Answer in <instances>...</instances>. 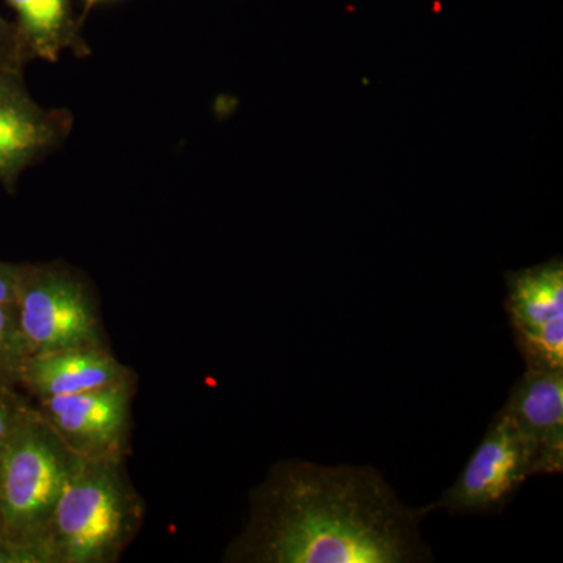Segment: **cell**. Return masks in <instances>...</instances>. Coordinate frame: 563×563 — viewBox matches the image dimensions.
I'll use <instances>...</instances> for the list:
<instances>
[{
    "instance_id": "4",
    "label": "cell",
    "mask_w": 563,
    "mask_h": 563,
    "mask_svg": "<svg viewBox=\"0 0 563 563\" xmlns=\"http://www.w3.org/2000/svg\"><path fill=\"white\" fill-rule=\"evenodd\" d=\"M16 307L31 357L70 347H103L90 291L65 266L22 265Z\"/></svg>"
},
{
    "instance_id": "3",
    "label": "cell",
    "mask_w": 563,
    "mask_h": 563,
    "mask_svg": "<svg viewBox=\"0 0 563 563\" xmlns=\"http://www.w3.org/2000/svg\"><path fill=\"white\" fill-rule=\"evenodd\" d=\"M80 459L33 409L0 454V536L46 544L52 514Z\"/></svg>"
},
{
    "instance_id": "11",
    "label": "cell",
    "mask_w": 563,
    "mask_h": 563,
    "mask_svg": "<svg viewBox=\"0 0 563 563\" xmlns=\"http://www.w3.org/2000/svg\"><path fill=\"white\" fill-rule=\"evenodd\" d=\"M16 14L18 38L27 60L58 62L65 51L84 54L70 0H5Z\"/></svg>"
},
{
    "instance_id": "9",
    "label": "cell",
    "mask_w": 563,
    "mask_h": 563,
    "mask_svg": "<svg viewBox=\"0 0 563 563\" xmlns=\"http://www.w3.org/2000/svg\"><path fill=\"white\" fill-rule=\"evenodd\" d=\"M523 435L533 476L563 470V368H526L503 407Z\"/></svg>"
},
{
    "instance_id": "6",
    "label": "cell",
    "mask_w": 563,
    "mask_h": 563,
    "mask_svg": "<svg viewBox=\"0 0 563 563\" xmlns=\"http://www.w3.org/2000/svg\"><path fill=\"white\" fill-rule=\"evenodd\" d=\"M506 312L526 368H563L561 257L506 274Z\"/></svg>"
},
{
    "instance_id": "8",
    "label": "cell",
    "mask_w": 563,
    "mask_h": 563,
    "mask_svg": "<svg viewBox=\"0 0 563 563\" xmlns=\"http://www.w3.org/2000/svg\"><path fill=\"white\" fill-rule=\"evenodd\" d=\"M24 65L0 63V181L13 191L29 166L51 154L68 136L73 118L46 110L25 88Z\"/></svg>"
},
{
    "instance_id": "12",
    "label": "cell",
    "mask_w": 563,
    "mask_h": 563,
    "mask_svg": "<svg viewBox=\"0 0 563 563\" xmlns=\"http://www.w3.org/2000/svg\"><path fill=\"white\" fill-rule=\"evenodd\" d=\"M29 357L16 303H0V384H20Z\"/></svg>"
},
{
    "instance_id": "13",
    "label": "cell",
    "mask_w": 563,
    "mask_h": 563,
    "mask_svg": "<svg viewBox=\"0 0 563 563\" xmlns=\"http://www.w3.org/2000/svg\"><path fill=\"white\" fill-rule=\"evenodd\" d=\"M32 410L33 407L14 391L13 385L0 384V454Z\"/></svg>"
},
{
    "instance_id": "15",
    "label": "cell",
    "mask_w": 563,
    "mask_h": 563,
    "mask_svg": "<svg viewBox=\"0 0 563 563\" xmlns=\"http://www.w3.org/2000/svg\"><path fill=\"white\" fill-rule=\"evenodd\" d=\"M27 62L18 38L16 27L0 14V63L25 65Z\"/></svg>"
},
{
    "instance_id": "2",
    "label": "cell",
    "mask_w": 563,
    "mask_h": 563,
    "mask_svg": "<svg viewBox=\"0 0 563 563\" xmlns=\"http://www.w3.org/2000/svg\"><path fill=\"white\" fill-rule=\"evenodd\" d=\"M141 510L122 459H80L44 542L54 563L114 562L139 529Z\"/></svg>"
},
{
    "instance_id": "5",
    "label": "cell",
    "mask_w": 563,
    "mask_h": 563,
    "mask_svg": "<svg viewBox=\"0 0 563 563\" xmlns=\"http://www.w3.org/2000/svg\"><path fill=\"white\" fill-rule=\"evenodd\" d=\"M533 476L531 453L509 415L499 410L455 483L432 504L453 515L496 514Z\"/></svg>"
},
{
    "instance_id": "16",
    "label": "cell",
    "mask_w": 563,
    "mask_h": 563,
    "mask_svg": "<svg viewBox=\"0 0 563 563\" xmlns=\"http://www.w3.org/2000/svg\"><path fill=\"white\" fill-rule=\"evenodd\" d=\"M22 265L0 262V303H16Z\"/></svg>"
},
{
    "instance_id": "14",
    "label": "cell",
    "mask_w": 563,
    "mask_h": 563,
    "mask_svg": "<svg viewBox=\"0 0 563 563\" xmlns=\"http://www.w3.org/2000/svg\"><path fill=\"white\" fill-rule=\"evenodd\" d=\"M0 563H54L49 548L0 536Z\"/></svg>"
},
{
    "instance_id": "10",
    "label": "cell",
    "mask_w": 563,
    "mask_h": 563,
    "mask_svg": "<svg viewBox=\"0 0 563 563\" xmlns=\"http://www.w3.org/2000/svg\"><path fill=\"white\" fill-rule=\"evenodd\" d=\"M131 376V369L122 365L106 346L70 347L29 357L20 384H24L38 401H43L96 390Z\"/></svg>"
},
{
    "instance_id": "7",
    "label": "cell",
    "mask_w": 563,
    "mask_h": 563,
    "mask_svg": "<svg viewBox=\"0 0 563 563\" xmlns=\"http://www.w3.org/2000/svg\"><path fill=\"white\" fill-rule=\"evenodd\" d=\"M132 376L120 383L40 401L38 412L81 459H122L128 443Z\"/></svg>"
},
{
    "instance_id": "17",
    "label": "cell",
    "mask_w": 563,
    "mask_h": 563,
    "mask_svg": "<svg viewBox=\"0 0 563 563\" xmlns=\"http://www.w3.org/2000/svg\"><path fill=\"white\" fill-rule=\"evenodd\" d=\"M98 2H99V0H85V5H87V9H91V7Z\"/></svg>"
},
{
    "instance_id": "1",
    "label": "cell",
    "mask_w": 563,
    "mask_h": 563,
    "mask_svg": "<svg viewBox=\"0 0 563 563\" xmlns=\"http://www.w3.org/2000/svg\"><path fill=\"white\" fill-rule=\"evenodd\" d=\"M431 506L410 509L373 466H274L252 495L251 520L229 561L412 563L428 561L420 537Z\"/></svg>"
}]
</instances>
